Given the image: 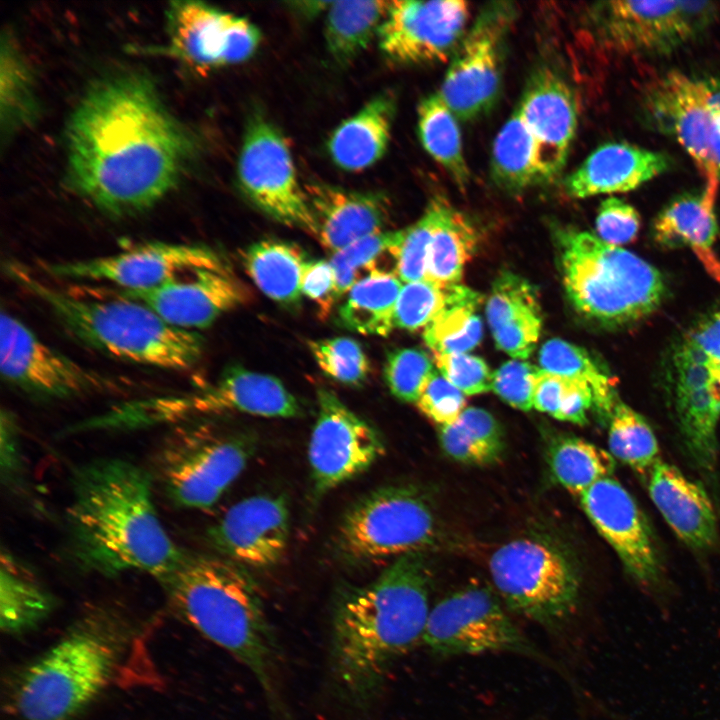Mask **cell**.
<instances>
[{
    "label": "cell",
    "instance_id": "8fae6325",
    "mask_svg": "<svg viewBox=\"0 0 720 720\" xmlns=\"http://www.w3.org/2000/svg\"><path fill=\"white\" fill-rule=\"evenodd\" d=\"M435 538L434 512L422 491L391 484L369 492L346 511L337 544L347 560L369 563L424 551Z\"/></svg>",
    "mask_w": 720,
    "mask_h": 720
},
{
    "label": "cell",
    "instance_id": "f1b7e54d",
    "mask_svg": "<svg viewBox=\"0 0 720 720\" xmlns=\"http://www.w3.org/2000/svg\"><path fill=\"white\" fill-rule=\"evenodd\" d=\"M650 497L687 546L704 550L718 538L717 517L706 491L675 466L659 460L649 471Z\"/></svg>",
    "mask_w": 720,
    "mask_h": 720
},
{
    "label": "cell",
    "instance_id": "bcb514c9",
    "mask_svg": "<svg viewBox=\"0 0 720 720\" xmlns=\"http://www.w3.org/2000/svg\"><path fill=\"white\" fill-rule=\"evenodd\" d=\"M434 372L430 357L416 348L391 351L384 364V379L390 392L399 400L417 402L426 382Z\"/></svg>",
    "mask_w": 720,
    "mask_h": 720
},
{
    "label": "cell",
    "instance_id": "4fadbf2b",
    "mask_svg": "<svg viewBox=\"0 0 720 720\" xmlns=\"http://www.w3.org/2000/svg\"><path fill=\"white\" fill-rule=\"evenodd\" d=\"M421 643L439 657L512 653L561 672L514 624L498 597L480 585H469L437 602Z\"/></svg>",
    "mask_w": 720,
    "mask_h": 720
},
{
    "label": "cell",
    "instance_id": "ab89813d",
    "mask_svg": "<svg viewBox=\"0 0 720 720\" xmlns=\"http://www.w3.org/2000/svg\"><path fill=\"white\" fill-rule=\"evenodd\" d=\"M491 173L500 187L512 192L541 183L536 144L517 108L495 137Z\"/></svg>",
    "mask_w": 720,
    "mask_h": 720
},
{
    "label": "cell",
    "instance_id": "44dd1931",
    "mask_svg": "<svg viewBox=\"0 0 720 720\" xmlns=\"http://www.w3.org/2000/svg\"><path fill=\"white\" fill-rule=\"evenodd\" d=\"M469 15V4L460 0L389 2L379 47L400 64L445 61L468 30Z\"/></svg>",
    "mask_w": 720,
    "mask_h": 720
},
{
    "label": "cell",
    "instance_id": "d6a6232c",
    "mask_svg": "<svg viewBox=\"0 0 720 720\" xmlns=\"http://www.w3.org/2000/svg\"><path fill=\"white\" fill-rule=\"evenodd\" d=\"M241 261L247 275L267 297L283 305L300 301L307 260L299 247L281 240H261L242 251Z\"/></svg>",
    "mask_w": 720,
    "mask_h": 720
},
{
    "label": "cell",
    "instance_id": "ffe728a7",
    "mask_svg": "<svg viewBox=\"0 0 720 720\" xmlns=\"http://www.w3.org/2000/svg\"><path fill=\"white\" fill-rule=\"evenodd\" d=\"M317 401L308 460L314 492L323 495L369 469L384 455L385 444L333 391L318 389Z\"/></svg>",
    "mask_w": 720,
    "mask_h": 720
},
{
    "label": "cell",
    "instance_id": "7dc6e473",
    "mask_svg": "<svg viewBox=\"0 0 720 720\" xmlns=\"http://www.w3.org/2000/svg\"><path fill=\"white\" fill-rule=\"evenodd\" d=\"M446 287L427 279L403 285L394 312V328H425L443 309Z\"/></svg>",
    "mask_w": 720,
    "mask_h": 720
},
{
    "label": "cell",
    "instance_id": "f35d334b",
    "mask_svg": "<svg viewBox=\"0 0 720 720\" xmlns=\"http://www.w3.org/2000/svg\"><path fill=\"white\" fill-rule=\"evenodd\" d=\"M402 281L395 274H374L357 282L339 308L341 324L364 335L387 336L394 328V312Z\"/></svg>",
    "mask_w": 720,
    "mask_h": 720
},
{
    "label": "cell",
    "instance_id": "7c38bea8",
    "mask_svg": "<svg viewBox=\"0 0 720 720\" xmlns=\"http://www.w3.org/2000/svg\"><path fill=\"white\" fill-rule=\"evenodd\" d=\"M649 128L674 139L707 179L720 183V79L671 70L640 93Z\"/></svg>",
    "mask_w": 720,
    "mask_h": 720
},
{
    "label": "cell",
    "instance_id": "816d5d0a",
    "mask_svg": "<svg viewBox=\"0 0 720 720\" xmlns=\"http://www.w3.org/2000/svg\"><path fill=\"white\" fill-rule=\"evenodd\" d=\"M539 371L525 361L518 359L508 361L493 373L492 390L510 406L529 411L534 408V393Z\"/></svg>",
    "mask_w": 720,
    "mask_h": 720
},
{
    "label": "cell",
    "instance_id": "1f68e13d",
    "mask_svg": "<svg viewBox=\"0 0 720 720\" xmlns=\"http://www.w3.org/2000/svg\"><path fill=\"white\" fill-rule=\"evenodd\" d=\"M719 185L707 179L703 190L682 194L668 203L653 223L655 240L665 246L709 250L718 233L715 200Z\"/></svg>",
    "mask_w": 720,
    "mask_h": 720
},
{
    "label": "cell",
    "instance_id": "d4e9b609",
    "mask_svg": "<svg viewBox=\"0 0 720 720\" xmlns=\"http://www.w3.org/2000/svg\"><path fill=\"white\" fill-rule=\"evenodd\" d=\"M516 108L534 138L541 183L551 182L564 169L575 137V94L558 73L541 68L529 79Z\"/></svg>",
    "mask_w": 720,
    "mask_h": 720
},
{
    "label": "cell",
    "instance_id": "5bb4252c",
    "mask_svg": "<svg viewBox=\"0 0 720 720\" xmlns=\"http://www.w3.org/2000/svg\"><path fill=\"white\" fill-rule=\"evenodd\" d=\"M594 25L612 50L630 55L673 52L706 32L717 16L711 1H609L593 7Z\"/></svg>",
    "mask_w": 720,
    "mask_h": 720
},
{
    "label": "cell",
    "instance_id": "8d00e7d4",
    "mask_svg": "<svg viewBox=\"0 0 720 720\" xmlns=\"http://www.w3.org/2000/svg\"><path fill=\"white\" fill-rule=\"evenodd\" d=\"M480 303L481 295L469 287H446L443 309L423 330V339L434 354L466 353L479 344L483 327L476 311Z\"/></svg>",
    "mask_w": 720,
    "mask_h": 720
},
{
    "label": "cell",
    "instance_id": "484cf974",
    "mask_svg": "<svg viewBox=\"0 0 720 720\" xmlns=\"http://www.w3.org/2000/svg\"><path fill=\"white\" fill-rule=\"evenodd\" d=\"M675 402L681 435L694 462L705 471L716 464L720 377L683 342L674 357Z\"/></svg>",
    "mask_w": 720,
    "mask_h": 720
},
{
    "label": "cell",
    "instance_id": "4dcf8cb0",
    "mask_svg": "<svg viewBox=\"0 0 720 720\" xmlns=\"http://www.w3.org/2000/svg\"><path fill=\"white\" fill-rule=\"evenodd\" d=\"M395 108L393 95L383 92L340 123L327 143L332 161L350 172L362 171L379 161L388 147Z\"/></svg>",
    "mask_w": 720,
    "mask_h": 720
},
{
    "label": "cell",
    "instance_id": "52a82bcc",
    "mask_svg": "<svg viewBox=\"0 0 720 720\" xmlns=\"http://www.w3.org/2000/svg\"><path fill=\"white\" fill-rule=\"evenodd\" d=\"M562 282L570 303L606 325L639 320L661 303L660 272L638 255L574 228L557 231Z\"/></svg>",
    "mask_w": 720,
    "mask_h": 720
},
{
    "label": "cell",
    "instance_id": "74e56055",
    "mask_svg": "<svg viewBox=\"0 0 720 720\" xmlns=\"http://www.w3.org/2000/svg\"><path fill=\"white\" fill-rule=\"evenodd\" d=\"M389 2H331L325 18V42L329 54L341 65L360 55L370 44L385 18Z\"/></svg>",
    "mask_w": 720,
    "mask_h": 720
},
{
    "label": "cell",
    "instance_id": "680465c9",
    "mask_svg": "<svg viewBox=\"0 0 720 720\" xmlns=\"http://www.w3.org/2000/svg\"><path fill=\"white\" fill-rule=\"evenodd\" d=\"M720 377V311L702 321L684 340Z\"/></svg>",
    "mask_w": 720,
    "mask_h": 720
},
{
    "label": "cell",
    "instance_id": "ba28073f",
    "mask_svg": "<svg viewBox=\"0 0 720 720\" xmlns=\"http://www.w3.org/2000/svg\"><path fill=\"white\" fill-rule=\"evenodd\" d=\"M227 412L294 418L301 415L302 407L278 378L237 365L227 368L215 383L198 390L115 404L108 421L116 432H128L177 426L199 416Z\"/></svg>",
    "mask_w": 720,
    "mask_h": 720
},
{
    "label": "cell",
    "instance_id": "9a60e30c",
    "mask_svg": "<svg viewBox=\"0 0 720 720\" xmlns=\"http://www.w3.org/2000/svg\"><path fill=\"white\" fill-rule=\"evenodd\" d=\"M237 171L241 189L255 206L276 221L314 237V219L289 145L280 130L261 114L248 121Z\"/></svg>",
    "mask_w": 720,
    "mask_h": 720
},
{
    "label": "cell",
    "instance_id": "6125c7cd",
    "mask_svg": "<svg viewBox=\"0 0 720 720\" xmlns=\"http://www.w3.org/2000/svg\"><path fill=\"white\" fill-rule=\"evenodd\" d=\"M19 452L16 425L13 416L2 410L1 414V469L2 476L12 480L19 471Z\"/></svg>",
    "mask_w": 720,
    "mask_h": 720
},
{
    "label": "cell",
    "instance_id": "f907efd6",
    "mask_svg": "<svg viewBox=\"0 0 720 720\" xmlns=\"http://www.w3.org/2000/svg\"><path fill=\"white\" fill-rule=\"evenodd\" d=\"M440 373L465 395L492 390L493 373L480 357L467 353L434 354Z\"/></svg>",
    "mask_w": 720,
    "mask_h": 720
},
{
    "label": "cell",
    "instance_id": "6f0895ef",
    "mask_svg": "<svg viewBox=\"0 0 720 720\" xmlns=\"http://www.w3.org/2000/svg\"><path fill=\"white\" fill-rule=\"evenodd\" d=\"M440 444L450 457L468 464H488L496 459L474 443L457 421L440 427Z\"/></svg>",
    "mask_w": 720,
    "mask_h": 720
},
{
    "label": "cell",
    "instance_id": "6da1fadb",
    "mask_svg": "<svg viewBox=\"0 0 720 720\" xmlns=\"http://www.w3.org/2000/svg\"><path fill=\"white\" fill-rule=\"evenodd\" d=\"M192 149L152 81L119 73L88 88L70 116L67 180L98 210L134 215L174 188Z\"/></svg>",
    "mask_w": 720,
    "mask_h": 720
},
{
    "label": "cell",
    "instance_id": "94428289",
    "mask_svg": "<svg viewBox=\"0 0 720 720\" xmlns=\"http://www.w3.org/2000/svg\"><path fill=\"white\" fill-rule=\"evenodd\" d=\"M564 387V376L541 369L536 381L534 408L557 419Z\"/></svg>",
    "mask_w": 720,
    "mask_h": 720
},
{
    "label": "cell",
    "instance_id": "d6986e66",
    "mask_svg": "<svg viewBox=\"0 0 720 720\" xmlns=\"http://www.w3.org/2000/svg\"><path fill=\"white\" fill-rule=\"evenodd\" d=\"M53 277L106 281L126 291L153 289L201 269L225 270L220 256L201 244L152 242L100 257L44 263Z\"/></svg>",
    "mask_w": 720,
    "mask_h": 720
},
{
    "label": "cell",
    "instance_id": "c3c4849f",
    "mask_svg": "<svg viewBox=\"0 0 720 720\" xmlns=\"http://www.w3.org/2000/svg\"><path fill=\"white\" fill-rule=\"evenodd\" d=\"M438 212L437 196L433 197L422 216L405 234L398 255L396 275L402 282L426 278L427 257Z\"/></svg>",
    "mask_w": 720,
    "mask_h": 720
},
{
    "label": "cell",
    "instance_id": "f5cc1de1",
    "mask_svg": "<svg viewBox=\"0 0 720 720\" xmlns=\"http://www.w3.org/2000/svg\"><path fill=\"white\" fill-rule=\"evenodd\" d=\"M465 396L441 373L434 370L416 404L425 416L444 426L455 422L465 410Z\"/></svg>",
    "mask_w": 720,
    "mask_h": 720
},
{
    "label": "cell",
    "instance_id": "5b68a950",
    "mask_svg": "<svg viewBox=\"0 0 720 720\" xmlns=\"http://www.w3.org/2000/svg\"><path fill=\"white\" fill-rule=\"evenodd\" d=\"M136 628L119 609L88 608L17 673L8 709L20 720H74L117 679Z\"/></svg>",
    "mask_w": 720,
    "mask_h": 720
},
{
    "label": "cell",
    "instance_id": "7bdbcfd3",
    "mask_svg": "<svg viewBox=\"0 0 720 720\" xmlns=\"http://www.w3.org/2000/svg\"><path fill=\"white\" fill-rule=\"evenodd\" d=\"M539 363L544 371L588 384L594 394V406L610 417L619 401L614 381L585 349L562 339H550L539 351Z\"/></svg>",
    "mask_w": 720,
    "mask_h": 720
},
{
    "label": "cell",
    "instance_id": "83f0119b",
    "mask_svg": "<svg viewBox=\"0 0 720 720\" xmlns=\"http://www.w3.org/2000/svg\"><path fill=\"white\" fill-rule=\"evenodd\" d=\"M671 159L661 152L625 142L596 148L563 181L566 194L582 199L634 190L669 169Z\"/></svg>",
    "mask_w": 720,
    "mask_h": 720
},
{
    "label": "cell",
    "instance_id": "9f6ffc18",
    "mask_svg": "<svg viewBox=\"0 0 720 720\" xmlns=\"http://www.w3.org/2000/svg\"><path fill=\"white\" fill-rule=\"evenodd\" d=\"M470 439L490 453L496 460L504 450L503 431L488 411L467 407L456 420Z\"/></svg>",
    "mask_w": 720,
    "mask_h": 720
},
{
    "label": "cell",
    "instance_id": "cb8c5ba5",
    "mask_svg": "<svg viewBox=\"0 0 720 720\" xmlns=\"http://www.w3.org/2000/svg\"><path fill=\"white\" fill-rule=\"evenodd\" d=\"M122 298L153 310L168 324L198 332L247 300V291L227 270L201 269L143 291L121 290Z\"/></svg>",
    "mask_w": 720,
    "mask_h": 720
},
{
    "label": "cell",
    "instance_id": "b9f144b4",
    "mask_svg": "<svg viewBox=\"0 0 720 720\" xmlns=\"http://www.w3.org/2000/svg\"><path fill=\"white\" fill-rule=\"evenodd\" d=\"M548 458L555 479L579 497L599 480L611 477L615 469L610 452L574 436L554 440Z\"/></svg>",
    "mask_w": 720,
    "mask_h": 720
},
{
    "label": "cell",
    "instance_id": "e0dca14e",
    "mask_svg": "<svg viewBox=\"0 0 720 720\" xmlns=\"http://www.w3.org/2000/svg\"><path fill=\"white\" fill-rule=\"evenodd\" d=\"M0 371L10 385L44 399L105 392L116 385L109 377L49 346L5 311L0 318Z\"/></svg>",
    "mask_w": 720,
    "mask_h": 720
},
{
    "label": "cell",
    "instance_id": "f546056e",
    "mask_svg": "<svg viewBox=\"0 0 720 720\" xmlns=\"http://www.w3.org/2000/svg\"><path fill=\"white\" fill-rule=\"evenodd\" d=\"M486 315L497 347L515 359L533 352L542 327L535 288L521 276L502 272L495 279Z\"/></svg>",
    "mask_w": 720,
    "mask_h": 720
},
{
    "label": "cell",
    "instance_id": "836d02e7",
    "mask_svg": "<svg viewBox=\"0 0 720 720\" xmlns=\"http://www.w3.org/2000/svg\"><path fill=\"white\" fill-rule=\"evenodd\" d=\"M55 607V600L11 552L0 557V626L7 634H20L40 624Z\"/></svg>",
    "mask_w": 720,
    "mask_h": 720
},
{
    "label": "cell",
    "instance_id": "681fc988",
    "mask_svg": "<svg viewBox=\"0 0 720 720\" xmlns=\"http://www.w3.org/2000/svg\"><path fill=\"white\" fill-rule=\"evenodd\" d=\"M1 113L8 128L24 120L31 112L30 81L14 46L7 41L2 46Z\"/></svg>",
    "mask_w": 720,
    "mask_h": 720
},
{
    "label": "cell",
    "instance_id": "603a6c76",
    "mask_svg": "<svg viewBox=\"0 0 720 720\" xmlns=\"http://www.w3.org/2000/svg\"><path fill=\"white\" fill-rule=\"evenodd\" d=\"M593 526L614 549L626 571L639 583L655 584L660 561L648 522L633 496L606 477L580 496Z\"/></svg>",
    "mask_w": 720,
    "mask_h": 720
},
{
    "label": "cell",
    "instance_id": "e575fe53",
    "mask_svg": "<svg viewBox=\"0 0 720 720\" xmlns=\"http://www.w3.org/2000/svg\"><path fill=\"white\" fill-rule=\"evenodd\" d=\"M438 212L427 257V280L442 287L459 284L464 267L477 246L471 221L437 195Z\"/></svg>",
    "mask_w": 720,
    "mask_h": 720
},
{
    "label": "cell",
    "instance_id": "277c9868",
    "mask_svg": "<svg viewBox=\"0 0 720 720\" xmlns=\"http://www.w3.org/2000/svg\"><path fill=\"white\" fill-rule=\"evenodd\" d=\"M171 611L243 664L278 720H292L280 695V645L257 584L222 556L184 552L158 580Z\"/></svg>",
    "mask_w": 720,
    "mask_h": 720
},
{
    "label": "cell",
    "instance_id": "7402d4cb",
    "mask_svg": "<svg viewBox=\"0 0 720 720\" xmlns=\"http://www.w3.org/2000/svg\"><path fill=\"white\" fill-rule=\"evenodd\" d=\"M290 511L282 495L260 494L233 506L207 532L220 556L241 566L267 568L284 556Z\"/></svg>",
    "mask_w": 720,
    "mask_h": 720
},
{
    "label": "cell",
    "instance_id": "4316f807",
    "mask_svg": "<svg viewBox=\"0 0 720 720\" xmlns=\"http://www.w3.org/2000/svg\"><path fill=\"white\" fill-rule=\"evenodd\" d=\"M305 192L315 223L314 237L333 253L384 231L389 206L382 193L324 183L309 184Z\"/></svg>",
    "mask_w": 720,
    "mask_h": 720
},
{
    "label": "cell",
    "instance_id": "7a4b0ae2",
    "mask_svg": "<svg viewBox=\"0 0 720 720\" xmlns=\"http://www.w3.org/2000/svg\"><path fill=\"white\" fill-rule=\"evenodd\" d=\"M432 573L424 551L396 558L371 583L343 592L330 627L329 676L336 698L365 713L394 664L422 642Z\"/></svg>",
    "mask_w": 720,
    "mask_h": 720
},
{
    "label": "cell",
    "instance_id": "30bf717a",
    "mask_svg": "<svg viewBox=\"0 0 720 720\" xmlns=\"http://www.w3.org/2000/svg\"><path fill=\"white\" fill-rule=\"evenodd\" d=\"M491 578L509 610L550 630L576 610L580 577L571 559L540 539L521 538L499 547L489 561Z\"/></svg>",
    "mask_w": 720,
    "mask_h": 720
},
{
    "label": "cell",
    "instance_id": "3957f363",
    "mask_svg": "<svg viewBox=\"0 0 720 720\" xmlns=\"http://www.w3.org/2000/svg\"><path fill=\"white\" fill-rule=\"evenodd\" d=\"M67 509L70 547L80 568L102 576L147 573L157 580L184 552L157 513L151 476L120 458H100L72 475Z\"/></svg>",
    "mask_w": 720,
    "mask_h": 720
},
{
    "label": "cell",
    "instance_id": "11a10c76",
    "mask_svg": "<svg viewBox=\"0 0 720 720\" xmlns=\"http://www.w3.org/2000/svg\"><path fill=\"white\" fill-rule=\"evenodd\" d=\"M301 292L317 305L320 317L328 316L338 299L334 272L328 261L311 260L305 263Z\"/></svg>",
    "mask_w": 720,
    "mask_h": 720
},
{
    "label": "cell",
    "instance_id": "ac0fdd59",
    "mask_svg": "<svg viewBox=\"0 0 720 720\" xmlns=\"http://www.w3.org/2000/svg\"><path fill=\"white\" fill-rule=\"evenodd\" d=\"M166 24V54L201 74L245 62L261 41L247 18L198 1L171 2Z\"/></svg>",
    "mask_w": 720,
    "mask_h": 720
},
{
    "label": "cell",
    "instance_id": "91938a15",
    "mask_svg": "<svg viewBox=\"0 0 720 720\" xmlns=\"http://www.w3.org/2000/svg\"><path fill=\"white\" fill-rule=\"evenodd\" d=\"M592 406L594 394L591 387L582 381L565 377L557 419L583 425L587 422V414Z\"/></svg>",
    "mask_w": 720,
    "mask_h": 720
},
{
    "label": "cell",
    "instance_id": "2e32d148",
    "mask_svg": "<svg viewBox=\"0 0 720 720\" xmlns=\"http://www.w3.org/2000/svg\"><path fill=\"white\" fill-rule=\"evenodd\" d=\"M514 17L509 2L486 5L453 53L438 93L458 119H476L495 103L504 41Z\"/></svg>",
    "mask_w": 720,
    "mask_h": 720
},
{
    "label": "cell",
    "instance_id": "8992f818",
    "mask_svg": "<svg viewBox=\"0 0 720 720\" xmlns=\"http://www.w3.org/2000/svg\"><path fill=\"white\" fill-rule=\"evenodd\" d=\"M8 275L49 308L78 342L107 356L141 365L185 371L200 360L198 332L176 328L137 301L94 300L71 295L36 277L24 264H6Z\"/></svg>",
    "mask_w": 720,
    "mask_h": 720
},
{
    "label": "cell",
    "instance_id": "db71d44e",
    "mask_svg": "<svg viewBox=\"0 0 720 720\" xmlns=\"http://www.w3.org/2000/svg\"><path fill=\"white\" fill-rule=\"evenodd\" d=\"M595 226L596 235L600 239L621 246L636 238L640 228V216L632 205L610 196L600 203Z\"/></svg>",
    "mask_w": 720,
    "mask_h": 720
},
{
    "label": "cell",
    "instance_id": "f6af8a7d",
    "mask_svg": "<svg viewBox=\"0 0 720 720\" xmlns=\"http://www.w3.org/2000/svg\"><path fill=\"white\" fill-rule=\"evenodd\" d=\"M311 354L319 368L335 381L360 386L370 372L369 360L361 345L348 337L311 340Z\"/></svg>",
    "mask_w": 720,
    "mask_h": 720
},
{
    "label": "cell",
    "instance_id": "ee69618b",
    "mask_svg": "<svg viewBox=\"0 0 720 720\" xmlns=\"http://www.w3.org/2000/svg\"><path fill=\"white\" fill-rule=\"evenodd\" d=\"M610 454L636 472H649L660 460L653 430L633 408L619 400L609 417Z\"/></svg>",
    "mask_w": 720,
    "mask_h": 720
},
{
    "label": "cell",
    "instance_id": "60d3db41",
    "mask_svg": "<svg viewBox=\"0 0 720 720\" xmlns=\"http://www.w3.org/2000/svg\"><path fill=\"white\" fill-rule=\"evenodd\" d=\"M405 229L382 231L364 237L333 253V269L338 299L360 280L374 274H395Z\"/></svg>",
    "mask_w": 720,
    "mask_h": 720
},
{
    "label": "cell",
    "instance_id": "9c48e42d",
    "mask_svg": "<svg viewBox=\"0 0 720 720\" xmlns=\"http://www.w3.org/2000/svg\"><path fill=\"white\" fill-rule=\"evenodd\" d=\"M255 448L256 440L248 435L177 425L155 457V478L176 507L207 509L243 472Z\"/></svg>",
    "mask_w": 720,
    "mask_h": 720
},
{
    "label": "cell",
    "instance_id": "d590c367",
    "mask_svg": "<svg viewBox=\"0 0 720 720\" xmlns=\"http://www.w3.org/2000/svg\"><path fill=\"white\" fill-rule=\"evenodd\" d=\"M417 130L425 151L448 173L458 187L470 182L457 116L440 94L424 97L417 108Z\"/></svg>",
    "mask_w": 720,
    "mask_h": 720
}]
</instances>
